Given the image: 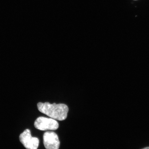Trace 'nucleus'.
Here are the masks:
<instances>
[{
  "label": "nucleus",
  "instance_id": "obj_5",
  "mask_svg": "<svg viewBox=\"0 0 149 149\" xmlns=\"http://www.w3.org/2000/svg\"><path fill=\"white\" fill-rule=\"evenodd\" d=\"M142 149H149V147H146V148H143Z\"/></svg>",
  "mask_w": 149,
  "mask_h": 149
},
{
  "label": "nucleus",
  "instance_id": "obj_1",
  "mask_svg": "<svg viewBox=\"0 0 149 149\" xmlns=\"http://www.w3.org/2000/svg\"><path fill=\"white\" fill-rule=\"evenodd\" d=\"M37 106L38 110L41 112L55 120H64L68 116V108L64 104H51L48 102H40L37 104Z\"/></svg>",
  "mask_w": 149,
  "mask_h": 149
},
{
  "label": "nucleus",
  "instance_id": "obj_4",
  "mask_svg": "<svg viewBox=\"0 0 149 149\" xmlns=\"http://www.w3.org/2000/svg\"><path fill=\"white\" fill-rule=\"evenodd\" d=\"M43 143L46 149H59L60 146L58 136L53 132H47L44 134Z\"/></svg>",
  "mask_w": 149,
  "mask_h": 149
},
{
  "label": "nucleus",
  "instance_id": "obj_2",
  "mask_svg": "<svg viewBox=\"0 0 149 149\" xmlns=\"http://www.w3.org/2000/svg\"><path fill=\"white\" fill-rule=\"evenodd\" d=\"M34 126L37 129L41 130H55L58 128L59 124L54 119L40 117L35 120Z\"/></svg>",
  "mask_w": 149,
  "mask_h": 149
},
{
  "label": "nucleus",
  "instance_id": "obj_3",
  "mask_svg": "<svg viewBox=\"0 0 149 149\" xmlns=\"http://www.w3.org/2000/svg\"><path fill=\"white\" fill-rule=\"evenodd\" d=\"M19 139L24 147L27 149H37L39 145V140L37 137H33L29 129L24 130L20 134Z\"/></svg>",
  "mask_w": 149,
  "mask_h": 149
},
{
  "label": "nucleus",
  "instance_id": "obj_6",
  "mask_svg": "<svg viewBox=\"0 0 149 149\" xmlns=\"http://www.w3.org/2000/svg\"><path fill=\"white\" fill-rule=\"evenodd\" d=\"M134 1H136V0H134Z\"/></svg>",
  "mask_w": 149,
  "mask_h": 149
}]
</instances>
